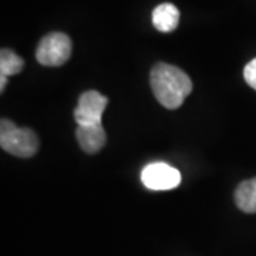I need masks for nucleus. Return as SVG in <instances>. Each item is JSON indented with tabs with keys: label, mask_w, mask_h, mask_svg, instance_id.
<instances>
[{
	"label": "nucleus",
	"mask_w": 256,
	"mask_h": 256,
	"mask_svg": "<svg viewBox=\"0 0 256 256\" xmlns=\"http://www.w3.org/2000/svg\"><path fill=\"white\" fill-rule=\"evenodd\" d=\"M0 82H2V86H0V92L4 90V86L8 84V76H0Z\"/></svg>",
	"instance_id": "obj_11"
},
{
	"label": "nucleus",
	"mask_w": 256,
	"mask_h": 256,
	"mask_svg": "<svg viewBox=\"0 0 256 256\" xmlns=\"http://www.w3.org/2000/svg\"><path fill=\"white\" fill-rule=\"evenodd\" d=\"M76 136H77V141H78L82 151L88 152V154L98 152L107 141L106 131H104L101 124L78 126L77 131H76Z\"/></svg>",
	"instance_id": "obj_6"
},
{
	"label": "nucleus",
	"mask_w": 256,
	"mask_h": 256,
	"mask_svg": "<svg viewBox=\"0 0 256 256\" xmlns=\"http://www.w3.org/2000/svg\"><path fill=\"white\" fill-rule=\"evenodd\" d=\"M108 104V98L96 90L82 92L74 110V120L78 126L101 124V117Z\"/></svg>",
	"instance_id": "obj_5"
},
{
	"label": "nucleus",
	"mask_w": 256,
	"mask_h": 256,
	"mask_svg": "<svg viewBox=\"0 0 256 256\" xmlns=\"http://www.w3.org/2000/svg\"><path fill=\"white\" fill-rule=\"evenodd\" d=\"M152 24L161 33H171L180 24V10L171 3H162L152 10Z\"/></svg>",
	"instance_id": "obj_7"
},
{
	"label": "nucleus",
	"mask_w": 256,
	"mask_h": 256,
	"mask_svg": "<svg viewBox=\"0 0 256 256\" xmlns=\"http://www.w3.org/2000/svg\"><path fill=\"white\" fill-rule=\"evenodd\" d=\"M235 202L240 210L256 214V178L239 184L235 191Z\"/></svg>",
	"instance_id": "obj_8"
},
{
	"label": "nucleus",
	"mask_w": 256,
	"mask_h": 256,
	"mask_svg": "<svg viewBox=\"0 0 256 256\" xmlns=\"http://www.w3.org/2000/svg\"><path fill=\"white\" fill-rule=\"evenodd\" d=\"M72 56V40L64 33H48L44 36L36 50L37 62L47 67L63 66Z\"/></svg>",
	"instance_id": "obj_3"
},
{
	"label": "nucleus",
	"mask_w": 256,
	"mask_h": 256,
	"mask_svg": "<svg viewBox=\"0 0 256 256\" xmlns=\"http://www.w3.org/2000/svg\"><path fill=\"white\" fill-rule=\"evenodd\" d=\"M0 146L12 156L28 158L38 150V138L28 128H18L10 120L3 118L0 124Z\"/></svg>",
	"instance_id": "obj_2"
},
{
	"label": "nucleus",
	"mask_w": 256,
	"mask_h": 256,
	"mask_svg": "<svg viewBox=\"0 0 256 256\" xmlns=\"http://www.w3.org/2000/svg\"><path fill=\"white\" fill-rule=\"evenodd\" d=\"M24 62L14 52L9 48H2L0 52V74L2 76H12L18 74L23 70Z\"/></svg>",
	"instance_id": "obj_9"
},
{
	"label": "nucleus",
	"mask_w": 256,
	"mask_h": 256,
	"mask_svg": "<svg viewBox=\"0 0 256 256\" xmlns=\"http://www.w3.org/2000/svg\"><path fill=\"white\" fill-rule=\"evenodd\" d=\"M244 77H245V82L256 90V58L250 60L249 63L245 66L244 68Z\"/></svg>",
	"instance_id": "obj_10"
},
{
	"label": "nucleus",
	"mask_w": 256,
	"mask_h": 256,
	"mask_svg": "<svg viewBox=\"0 0 256 256\" xmlns=\"http://www.w3.org/2000/svg\"><path fill=\"white\" fill-rule=\"evenodd\" d=\"M150 82L156 100L170 110L181 107L185 97L192 92L190 76L180 67L171 64H156L151 70Z\"/></svg>",
	"instance_id": "obj_1"
},
{
	"label": "nucleus",
	"mask_w": 256,
	"mask_h": 256,
	"mask_svg": "<svg viewBox=\"0 0 256 256\" xmlns=\"http://www.w3.org/2000/svg\"><path fill=\"white\" fill-rule=\"evenodd\" d=\"M141 181L151 191L174 190L181 184V174L174 166L165 162L146 165L141 172Z\"/></svg>",
	"instance_id": "obj_4"
}]
</instances>
